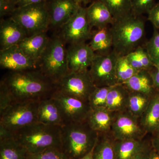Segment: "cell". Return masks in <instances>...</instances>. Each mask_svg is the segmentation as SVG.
I'll return each instance as SVG.
<instances>
[{"mask_svg": "<svg viewBox=\"0 0 159 159\" xmlns=\"http://www.w3.org/2000/svg\"><path fill=\"white\" fill-rule=\"evenodd\" d=\"M14 100L11 93L5 84L0 82V115L9 108L13 103Z\"/></svg>", "mask_w": 159, "mask_h": 159, "instance_id": "d590c367", "label": "cell"}, {"mask_svg": "<svg viewBox=\"0 0 159 159\" xmlns=\"http://www.w3.org/2000/svg\"><path fill=\"white\" fill-rule=\"evenodd\" d=\"M150 141L153 149L159 151V131L152 135Z\"/></svg>", "mask_w": 159, "mask_h": 159, "instance_id": "7bdbcfd3", "label": "cell"}, {"mask_svg": "<svg viewBox=\"0 0 159 159\" xmlns=\"http://www.w3.org/2000/svg\"><path fill=\"white\" fill-rule=\"evenodd\" d=\"M95 146H94V148H93L89 153L86 154L85 155H84V156L83 157H81V158L80 159H94L93 151Z\"/></svg>", "mask_w": 159, "mask_h": 159, "instance_id": "ee69618b", "label": "cell"}, {"mask_svg": "<svg viewBox=\"0 0 159 159\" xmlns=\"http://www.w3.org/2000/svg\"><path fill=\"white\" fill-rule=\"evenodd\" d=\"M111 134L115 141L145 139L148 134L144 130L140 119L127 111L116 112Z\"/></svg>", "mask_w": 159, "mask_h": 159, "instance_id": "8fae6325", "label": "cell"}, {"mask_svg": "<svg viewBox=\"0 0 159 159\" xmlns=\"http://www.w3.org/2000/svg\"><path fill=\"white\" fill-rule=\"evenodd\" d=\"M89 70L70 71L55 84V91L60 93L88 100L96 88Z\"/></svg>", "mask_w": 159, "mask_h": 159, "instance_id": "ba28073f", "label": "cell"}, {"mask_svg": "<svg viewBox=\"0 0 159 159\" xmlns=\"http://www.w3.org/2000/svg\"><path fill=\"white\" fill-rule=\"evenodd\" d=\"M2 81L11 93L14 102L40 101L51 97L55 84L38 69L9 71Z\"/></svg>", "mask_w": 159, "mask_h": 159, "instance_id": "6da1fadb", "label": "cell"}, {"mask_svg": "<svg viewBox=\"0 0 159 159\" xmlns=\"http://www.w3.org/2000/svg\"><path fill=\"white\" fill-rule=\"evenodd\" d=\"M152 97L141 93L130 92L126 111L140 119L147 108Z\"/></svg>", "mask_w": 159, "mask_h": 159, "instance_id": "f1b7e54d", "label": "cell"}, {"mask_svg": "<svg viewBox=\"0 0 159 159\" xmlns=\"http://www.w3.org/2000/svg\"><path fill=\"white\" fill-rule=\"evenodd\" d=\"M149 159H159V151L152 149Z\"/></svg>", "mask_w": 159, "mask_h": 159, "instance_id": "f6af8a7d", "label": "cell"}, {"mask_svg": "<svg viewBox=\"0 0 159 159\" xmlns=\"http://www.w3.org/2000/svg\"><path fill=\"white\" fill-rule=\"evenodd\" d=\"M147 14L148 20L153 25L155 29H159V2L154 5Z\"/></svg>", "mask_w": 159, "mask_h": 159, "instance_id": "74e56055", "label": "cell"}, {"mask_svg": "<svg viewBox=\"0 0 159 159\" xmlns=\"http://www.w3.org/2000/svg\"><path fill=\"white\" fill-rule=\"evenodd\" d=\"M149 72L153 80L156 91L159 93V65H154L153 67Z\"/></svg>", "mask_w": 159, "mask_h": 159, "instance_id": "ab89813d", "label": "cell"}, {"mask_svg": "<svg viewBox=\"0 0 159 159\" xmlns=\"http://www.w3.org/2000/svg\"><path fill=\"white\" fill-rule=\"evenodd\" d=\"M80 6L75 0H49L50 28L60 29Z\"/></svg>", "mask_w": 159, "mask_h": 159, "instance_id": "5bb4252c", "label": "cell"}, {"mask_svg": "<svg viewBox=\"0 0 159 159\" xmlns=\"http://www.w3.org/2000/svg\"><path fill=\"white\" fill-rule=\"evenodd\" d=\"M16 8L14 0H0V16H11Z\"/></svg>", "mask_w": 159, "mask_h": 159, "instance_id": "8d00e7d4", "label": "cell"}, {"mask_svg": "<svg viewBox=\"0 0 159 159\" xmlns=\"http://www.w3.org/2000/svg\"><path fill=\"white\" fill-rule=\"evenodd\" d=\"M12 138H13V134L2 125H0V141Z\"/></svg>", "mask_w": 159, "mask_h": 159, "instance_id": "b9f144b4", "label": "cell"}, {"mask_svg": "<svg viewBox=\"0 0 159 159\" xmlns=\"http://www.w3.org/2000/svg\"><path fill=\"white\" fill-rule=\"evenodd\" d=\"M0 65L2 68L10 71L37 69V63L28 57L18 45L1 50Z\"/></svg>", "mask_w": 159, "mask_h": 159, "instance_id": "4fadbf2b", "label": "cell"}, {"mask_svg": "<svg viewBox=\"0 0 159 159\" xmlns=\"http://www.w3.org/2000/svg\"><path fill=\"white\" fill-rule=\"evenodd\" d=\"M145 48L153 64L159 65V32L155 28L153 35Z\"/></svg>", "mask_w": 159, "mask_h": 159, "instance_id": "836d02e7", "label": "cell"}, {"mask_svg": "<svg viewBox=\"0 0 159 159\" xmlns=\"http://www.w3.org/2000/svg\"><path fill=\"white\" fill-rule=\"evenodd\" d=\"M125 56L131 65L137 71H149L153 67V63L148 52L142 46H139Z\"/></svg>", "mask_w": 159, "mask_h": 159, "instance_id": "83f0119b", "label": "cell"}, {"mask_svg": "<svg viewBox=\"0 0 159 159\" xmlns=\"http://www.w3.org/2000/svg\"><path fill=\"white\" fill-rule=\"evenodd\" d=\"M25 148L14 138L0 141V159H26Z\"/></svg>", "mask_w": 159, "mask_h": 159, "instance_id": "484cf974", "label": "cell"}, {"mask_svg": "<svg viewBox=\"0 0 159 159\" xmlns=\"http://www.w3.org/2000/svg\"><path fill=\"white\" fill-rule=\"evenodd\" d=\"M119 55L113 50L107 54H95L89 72L96 87L117 84L116 67Z\"/></svg>", "mask_w": 159, "mask_h": 159, "instance_id": "9c48e42d", "label": "cell"}, {"mask_svg": "<svg viewBox=\"0 0 159 159\" xmlns=\"http://www.w3.org/2000/svg\"><path fill=\"white\" fill-rule=\"evenodd\" d=\"M86 16L91 28L96 29L111 26L115 21L108 8L99 0H95L86 8Z\"/></svg>", "mask_w": 159, "mask_h": 159, "instance_id": "d6986e66", "label": "cell"}, {"mask_svg": "<svg viewBox=\"0 0 159 159\" xmlns=\"http://www.w3.org/2000/svg\"><path fill=\"white\" fill-rule=\"evenodd\" d=\"M13 138L28 153H34L50 148H61V127L36 122L14 133Z\"/></svg>", "mask_w": 159, "mask_h": 159, "instance_id": "277c9868", "label": "cell"}, {"mask_svg": "<svg viewBox=\"0 0 159 159\" xmlns=\"http://www.w3.org/2000/svg\"><path fill=\"white\" fill-rule=\"evenodd\" d=\"M112 87H96L88 99L92 110L106 107L107 95Z\"/></svg>", "mask_w": 159, "mask_h": 159, "instance_id": "1f68e13d", "label": "cell"}, {"mask_svg": "<svg viewBox=\"0 0 159 159\" xmlns=\"http://www.w3.org/2000/svg\"><path fill=\"white\" fill-rule=\"evenodd\" d=\"M76 2L79 5H81L83 4L84 5H86L87 4H89L90 2L92 0H75Z\"/></svg>", "mask_w": 159, "mask_h": 159, "instance_id": "bcb514c9", "label": "cell"}, {"mask_svg": "<svg viewBox=\"0 0 159 159\" xmlns=\"http://www.w3.org/2000/svg\"><path fill=\"white\" fill-rule=\"evenodd\" d=\"M92 28L86 16V8L82 6L60 29L59 35L69 45L86 43L90 39Z\"/></svg>", "mask_w": 159, "mask_h": 159, "instance_id": "30bf717a", "label": "cell"}, {"mask_svg": "<svg viewBox=\"0 0 159 159\" xmlns=\"http://www.w3.org/2000/svg\"><path fill=\"white\" fill-rule=\"evenodd\" d=\"M152 149L150 139L144 148L130 159H149Z\"/></svg>", "mask_w": 159, "mask_h": 159, "instance_id": "f35d334b", "label": "cell"}, {"mask_svg": "<svg viewBox=\"0 0 159 159\" xmlns=\"http://www.w3.org/2000/svg\"><path fill=\"white\" fill-rule=\"evenodd\" d=\"M49 0H14L17 7L47 2Z\"/></svg>", "mask_w": 159, "mask_h": 159, "instance_id": "60d3db41", "label": "cell"}, {"mask_svg": "<svg viewBox=\"0 0 159 159\" xmlns=\"http://www.w3.org/2000/svg\"><path fill=\"white\" fill-rule=\"evenodd\" d=\"M26 159H70L61 148H47L34 153H28Z\"/></svg>", "mask_w": 159, "mask_h": 159, "instance_id": "d6a6232c", "label": "cell"}, {"mask_svg": "<svg viewBox=\"0 0 159 159\" xmlns=\"http://www.w3.org/2000/svg\"><path fill=\"white\" fill-rule=\"evenodd\" d=\"M28 33L17 21L10 17L1 20L0 24L1 50L17 45L28 37Z\"/></svg>", "mask_w": 159, "mask_h": 159, "instance_id": "e0dca14e", "label": "cell"}, {"mask_svg": "<svg viewBox=\"0 0 159 159\" xmlns=\"http://www.w3.org/2000/svg\"><path fill=\"white\" fill-rule=\"evenodd\" d=\"M142 127L147 134H153L159 131V93L151 97L147 108L140 118Z\"/></svg>", "mask_w": 159, "mask_h": 159, "instance_id": "44dd1931", "label": "cell"}, {"mask_svg": "<svg viewBox=\"0 0 159 159\" xmlns=\"http://www.w3.org/2000/svg\"><path fill=\"white\" fill-rule=\"evenodd\" d=\"M48 2L17 7L10 16L20 25L29 36L47 32L50 28Z\"/></svg>", "mask_w": 159, "mask_h": 159, "instance_id": "8992f818", "label": "cell"}, {"mask_svg": "<svg viewBox=\"0 0 159 159\" xmlns=\"http://www.w3.org/2000/svg\"><path fill=\"white\" fill-rule=\"evenodd\" d=\"M89 45L97 54H107L113 51V39L110 26L92 31Z\"/></svg>", "mask_w": 159, "mask_h": 159, "instance_id": "7402d4cb", "label": "cell"}, {"mask_svg": "<svg viewBox=\"0 0 159 159\" xmlns=\"http://www.w3.org/2000/svg\"><path fill=\"white\" fill-rule=\"evenodd\" d=\"M149 140L145 139L114 140L116 159H130L142 150Z\"/></svg>", "mask_w": 159, "mask_h": 159, "instance_id": "d4e9b609", "label": "cell"}, {"mask_svg": "<svg viewBox=\"0 0 159 159\" xmlns=\"http://www.w3.org/2000/svg\"><path fill=\"white\" fill-rule=\"evenodd\" d=\"M130 92H136L152 97L156 93L149 71H139L123 83Z\"/></svg>", "mask_w": 159, "mask_h": 159, "instance_id": "603a6c76", "label": "cell"}, {"mask_svg": "<svg viewBox=\"0 0 159 159\" xmlns=\"http://www.w3.org/2000/svg\"><path fill=\"white\" fill-rule=\"evenodd\" d=\"M61 132V149L70 159H80L89 153L99 137L87 121L66 124Z\"/></svg>", "mask_w": 159, "mask_h": 159, "instance_id": "7a4b0ae2", "label": "cell"}, {"mask_svg": "<svg viewBox=\"0 0 159 159\" xmlns=\"http://www.w3.org/2000/svg\"><path fill=\"white\" fill-rule=\"evenodd\" d=\"M39 101H29L13 103L0 115V125L12 134L37 122Z\"/></svg>", "mask_w": 159, "mask_h": 159, "instance_id": "52a82bcc", "label": "cell"}, {"mask_svg": "<svg viewBox=\"0 0 159 159\" xmlns=\"http://www.w3.org/2000/svg\"><path fill=\"white\" fill-rule=\"evenodd\" d=\"M116 113L106 107L92 110L87 122L99 134L111 133Z\"/></svg>", "mask_w": 159, "mask_h": 159, "instance_id": "ffe728a7", "label": "cell"}, {"mask_svg": "<svg viewBox=\"0 0 159 159\" xmlns=\"http://www.w3.org/2000/svg\"><path fill=\"white\" fill-rule=\"evenodd\" d=\"M95 54L86 43L69 45L67 58L69 70L75 72L88 70Z\"/></svg>", "mask_w": 159, "mask_h": 159, "instance_id": "9a60e30c", "label": "cell"}, {"mask_svg": "<svg viewBox=\"0 0 159 159\" xmlns=\"http://www.w3.org/2000/svg\"><path fill=\"white\" fill-rule=\"evenodd\" d=\"M65 44L59 34L50 38L38 62V70L55 84L70 72Z\"/></svg>", "mask_w": 159, "mask_h": 159, "instance_id": "5b68a950", "label": "cell"}, {"mask_svg": "<svg viewBox=\"0 0 159 159\" xmlns=\"http://www.w3.org/2000/svg\"><path fill=\"white\" fill-rule=\"evenodd\" d=\"M37 122L61 127L66 124L58 102L51 96L39 101L37 108Z\"/></svg>", "mask_w": 159, "mask_h": 159, "instance_id": "2e32d148", "label": "cell"}, {"mask_svg": "<svg viewBox=\"0 0 159 159\" xmlns=\"http://www.w3.org/2000/svg\"><path fill=\"white\" fill-rule=\"evenodd\" d=\"M52 97L59 104L66 124L87 121L92 111L88 100L64 95L55 91Z\"/></svg>", "mask_w": 159, "mask_h": 159, "instance_id": "7c38bea8", "label": "cell"}, {"mask_svg": "<svg viewBox=\"0 0 159 159\" xmlns=\"http://www.w3.org/2000/svg\"><path fill=\"white\" fill-rule=\"evenodd\" d=\"M110 11L115 20L125 17L132 13L130 0H99Z\"/></svg>", "mask_w": 159, "mask_h": 159, "instance_id": "f546056e", "label": "cell"}, {"mask_svg": "<svg viewBox=\"0 0 159 159\" xmlns=\"http://www.w3.org/2000/svg\"><path fill=\"white\" fill-rule=\"evenodd\" d=\"M93 158L116 159L114 150V139L111 133L99 134L94 149Z\"/></svg>", "mask_w": 159, "mask_h": 159, "instance_id": "4316f807", "label": "cell"}, {"mask_svg": "<svg viewBox=\"0 0 159 159\" xmlns=\"http://www.w3.org/2000/svg\"><path fill=\"white\" fill-rule=\"evenodd\" d=\"M138 72L131 65L126 56H119L116 67L117 84H123Z\"/></svg>", "mask_w": 159, "mask_h": 159, "instance_id": "4dcf8cb0", "label": "cell"}, {"mask_svg": "<svg viewBox=\"0 0 159 159\" xmlns=\"http://www.w3.org/2000/svg\"><path fill=\"white\" fill-rule=\"evenodd\" d=\"M155 0H130L132 13L141 16L148 11L154 6Z\"/></svg>", "mask_w": 159, "mask_h": 159, "instance_id": "e575fe53", "label": "cell"}, {"mask_svg": "<svg viewBox=\"0 0 159 159\" xmlns=\"http://www.w3.org/2000/svg\"><path fill=\"white\" fill-rule=\"evenodd\" d=\"M50 39L47 32H41L28 36L18 45L28 57L37 64Z\"/></svg>", "mask_w": 159, "mask_h": 159, "instance_id": "ac0fdd59", "label": "cell"}, {"mask_svg": "<svg viewBox=\"0 0 159 159\" xmlns=\"http://www.w3.org/2000/svg\"><path fill=\"white\" fill-rule=\"evenodd\" d=\"M140 16L131 13L110 26L113 50L119 56H125L140 46L145 33V21Z\"/></svg>", "mask_w": 159, "mask_h": 159, "instance_id": "3957f363", "label": "cell"}, {"mask_svg": "<svg viewBox=\"0 0 159 159\" xmlns=\"http://www.w3.org/2000/svg\"><path fill=\"white\" fill-rule=\"evenodd\" d=\"M129 93L123 84L113 86L107 95L106 108L114 112L126 111Z\"/></svg>", "mask_w": 159, "mask_h": 159, "instance_id": "cb8c5ba5", "label": "cell"}]
</instances>
